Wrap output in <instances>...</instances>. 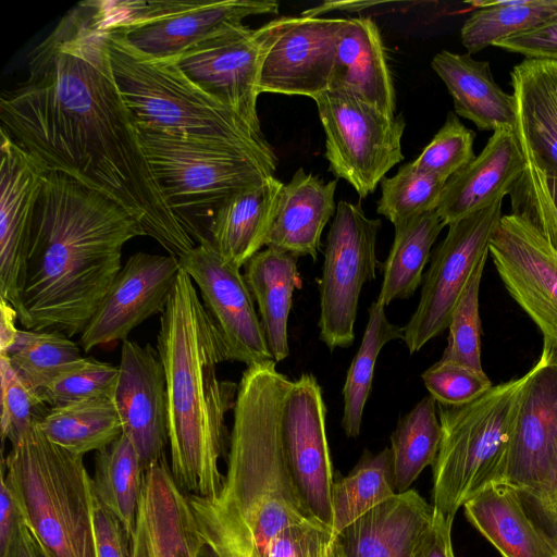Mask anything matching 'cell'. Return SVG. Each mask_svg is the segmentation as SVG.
<instances>
[{"instance_id": "cell-49", "label": "cell", "mask_w": 557, "mask_h": 557, "mask_svg": "<svg viewBox=\"0 0 557 557\" xmlns=\"http://www.w3.org/2000/svg\"><path fill=\"white\" fill-rule=\"evenodd\" d=\"M26 524L16 498L1 470L0 484V553L12 542L18 529Z\"/></svg>"}, {"instance_id": "cell-36", "label": "cell", "mask_w": 557, "mask_h": 557, "mask_svg": "<svg viewBox=\"0 0 557 557\" xmlns=\"http://www.w3.org/2000/svg\"><path fill=\"white\" fill-rule=\"evenodd\" d=\"M397 494L392 451L364 450L352 470L332 486L333 529L339 534L369 510Z\"/></svg>"}, {"instance_id": "cell-13", "label": "cell", "mask_w": 557, "mask_h": 557, "mask_svg": "<svg viewBox=\"0 0 557 557\" xmlns=\"http://www.w3.org/2000/svg\"><path fill=\"white\" fill-rule=\"evenodd\" d=\"M278 23L257 29L244 24L195 45L174 62L200 90L263 135L257 112L258 79L267 45Z\"/></svg>"}, {"instance_id": "cell-28", "label": "cell", "mask_w": 557, "mask_h": 557, "mask_svg": "<svg viewBox=\"0 0 557 557\" xmlns=\"http://www.w3.org/2000/svg\"><path fill=\"white\" fill-rule=\"evenodd\" d=\"M331 86L344 87L395 116L396 94L380 29L370 17L347 18L338 38Z\"/></svg>"}, {"instance_id": "cell-44", "label": "cell", "mask_w": 557, "mask_h": 557, "mask_svg": "<svg viewBox=\"0 0 557 557\" xmlns=\"http://www.w3.org/2000/svg\"><path fill=\"white\" fill-rule=\"evenodd\" d=\"M117 367L92 357L83 358L51 382L39 395L49 407L64 406L103 395H112Z\"/></svg>"}, {"instance_id": "cell-30", "label": "cell", "mask_w": 557, "mask_h": 557, "mask_svg": "<svg viewBox=\"0 0 557 557\" xmlns=\"http://www.w3.org/2000/svg\"><path fill=\"white\" fill-rule=\"evenodd\" d=\"M431 66L450 94L455 112L481 131L517 129V102L494 81L487 61L442 50Z\"/></svg>"}, {"instance_id": "cell-26", "label": "cell", "mask_w": 557, "mask_h": 557, "mask_svg": "<svg viewBox=\"0 0 557 557\" xmlns=\"http://www.w3.org/2000/svg\"><path fill=\"white\" fill-rule=\"evenodd\" d=\"M517 136L539 170L557 177V78L548 61L524 59L510 72Z\"/></svg>"}, {"instance_id": "cell-1", "label": "cell", "mask_w": 557, "mask_h": 557, "mask_svg": "<svg viewBox=\"0 0 557 557\" xmlns=\"http://www.w3.org/2000/svg\"><path fill=\"white\" fill-rule=\"evenodd\" d=\"M110 1H83L29 53L27 77L0 96L3 129L46 172L64 173L134 215L180 259L196 245L146 158L107 44Z\"/></svg>"}, {"instance_id": "cell-46", "label": "cell", "mask_w": 557, "mask_h": 557, "mask_svg": "<svg viewBox=\"0 0 557 557\" xmlns=\"http://www.w3.org/2000/svg\"><path fill=\"white\" fill-rule=\"evenodd\" d=\"M0 377L1 435L13 445L48 408L33 396L4 355H0Z\"/></svg>"}, {"instance_id": "cell-42", "label": "cell", "mask_w": 557, "mask_h": 557, "mask_svg": "<svg viewBox=\"0 0 557 557\" xmlns=\"http://www.w3.org/2000/svg\"><path fill=\"white\" fill-rule=\"evenodd\" d=\"M488 255L473 271L450 318L448 344L440 360L450 361L483 371L481 363V321L479 293L483 270Z\"/></svg>"}, {"instance_id": "cell-45", "label": "cell", "mask_w": 557, "mask_h": 557, "mask_svg": "<svg viewBox=\"0 0 557 557\" xmlns=\"http://www.w3.org/2000/svg\"><path fill=\"white\" fill-rule=\"evenodd\" d=\"M421 377L430 396L444 406L468 404L493 386L484 371L443 360L426 369Z\"/></svg>"}, {"instance_id": "cell-25", "label": "cell", "mask_w": 557, "mask_h": 557, "mask_svg": "<svg viewBox=\"0 0 557 557\" xmlns=\"http://www.w3.org/2000/svg\"><path fill=\"white\" fill-rule=\"evenodd\" d=\"M463 509L468 521L503 557H557V537L516 487L493 483L468 500Z\"/></svg>"}, {"instance_id": "cell-18", "label": "cell", "mask_w": 557, "mask_h": 557, "mask_svg": "<svg viewBox=\"0 0 557 557\" xmlns=\"http://www.w3.org/2000/svg\"><path fill=\"white\" fill-rule=\"evenodd\" d=\"M347 18L281 16L261 62L258 92L314 99L329 89Z\"/></svg>"}, {"instance_id": "cell-52", "label": "cell", "mask_w": 557, "mask_h": 557, "mask_svg": "<svg viewBox=\"0 0 557 557\" xmlns=\"http://www.w3.org/2000/svg\"><path fill=\"white\" fill-rule=\"evenodd\" d=\"M15 308L5 299L0 297V355L5 354L15 343L20 329Z\"/></svg>"}, {"instance_id": "cell-43", "label": "cell", "mask_w": 557, "mask_h": 557, "mask_svg": "<svg viewBox=\"0 0 557 557\" xmlns=\"http://www.w3.org/2000/svg\"><path fill=\"white\" fill-rule=\"evenodd\" d=\"M474 138V132L466 127L456 113L449 112L429 145L409 163L418 171L447 181L475 158Z\"/></svg>"}, {"instance_id": "cell-22", "label": "cell", "mask_w": 557, "mask_h": 557, "mask_svg": "<svg viewBox=\"0 0 557 557\" xmlns=\"http://www.w3.org/2000/svg\"><path fill=\"white\" fill-rule=\"evenodd\" d=\"M205 543L166 457L145 474L132 557H199Z\"/></svg>"}, {"instance_id": "cell-38", "label": "cell", "mask_w": 557, "mask_h": 557, "mask_svg": "<svg viewBox=\"0 0 557 557\" xmlns=\"http://www.w3.org/2000/svg\"><path fill=\"white\" fill-rule=\"evenodd\" d=\"M404 329L386 317L385 306L377 300L369 308V319L361 344L349 366L343 387L344 409L342 428L348 437H357L361 431L366 403L371 393L374 368L383 346L403 339Z\"/></svg>"}, {"instance_id": "cell-4", "label": "cell", "mask_w": 557, "mask_h": 557, "mask_svg": "<svg viewBox=\"0 0 557 557\" xmlns=\"http://www.w3.org/2000/svg\"><path fill=\"white\" fill-rule=\"evenodd\" d=\"M157 350L165 374L172 475L186 494L212 496L225 478L220 470L230 441L225 416L238 384L218 375L227 360L225 345L182 268L160 315Z\"/></svg>"}, {"instance_id": "cell-12", "label": "cell", "mask_w": 557, "mask_h": 557, "mask_svg": "<svg viewBox=\"0 0 557 557\" xmlns=\"http://www.w3.org/2000/svg\"><path fill=\"white\" fill-rule=\"evenodd\" d=\"M503 201L448 225L423 275L420 300L404 329L410 354L448 329L453 311L480 260L490 255V242L502 218Z\"/></svg>"}, {"instance_id": "cell-21", "label": "cell", "mask_w": 557, "mask_h": 557, "mask_svg": "<svg viewBox=\"0 0 557 557\" xmlns=\"http://www.w3.org/2000/svg\"><path fill=\"white\" fill-rule=\"evenodd\" d=\"M0 297L16 310L46 171L0 128Z\"/></svg>"}, {"instance_id": "cell-56", "label": "cell", "mask_w": 557, "mask_h": 557, "mask_svg": "<svg viewBox=\"0 0 557 557\" xmlns=\"http://www.w3.org/2000/svg\"><path fill=\"white\" fill-rule=\"evenodd\" d=\"M550 66H552V70L557 78V62H552V61H548Z\"/></svg>"}, {"instance_id": "cell-35", "label": "cell", "mask_w": 557, "mask_h": 557, "mask_svg": "<svg viewBox=\"0 0 557 557\" xmlns=\"http://www.w3.org/2000/svg\"><path fill=\"white\" fill-rule=\"evenodd\" d=\"M476 10L463 23L460 38L468 53L534 30L557 17V0L471 1Z\"/></svg>"}, {"instance_id": "cell-20", "label": "cell", "mask_w": 557, "mask_h": 557, "mask_svg": "<svg viewBox=\"0 0 557 557\" xmlns=\"http://www.w3.org/2000/svg\"><path fill=\"white\" fill-rule=\"evenodd\" d=\"M112 397L123 434L135 446L145 472L165 458L169 443L166 384L158 350L122 342Z\"/></svg>"}, {"instance_id": "cell-39", "label": "cell", "mask_w": 557, "mask_h": 557, "mask_svg": "<svg viewBox=\"0 0 557 557\" xmlns=\"http://www.w3.org/2000/svg\"><path fill=\"white\" fill-rule=\"evenodd\" d=\"M3 355L38 400L51 382L84 358L79 345L69 336L54 331L33 330H20L15 343Z\"/></svg>"}, {"instance_id": "cell-51", "label": "cell", "mask_w": 557, "mask_h": 557, "mask_svg": "<svg viewBox=\"0 0 557 557\" xmlns=\"http://www.w3.org/2000/svg\"><path fill=\"white\" fill-rule=\"evenodd\" d=\"M0 557H48V555L28 527L23 524L5 550L0 553Z\"/></svg>"}, {"instance_id": "cell-6", "label": "cell", "mask_w": 557, "mask_h": 557, "mask_svg": "<svg viewBox=\"0 0 557 557\" xmlns=\"http://www.w3.org/2000/svg\"><path fill=\"white\" fill-rule=\"evenodd\" d=\"M36 421L2 460L24 521L48 557H98L95 492L83 456L50 442Z\"/></svg>"}, {"instance_id": "cell-27", "label": "cell", "mask_w": 557, "mask_h": 557, "mask_svg": "<svg viewBox=\"0 0 557 557\" xmlns=\"http://www.w3.org/2000/svg\"><path fill=\"white\" fill-rule=\"evenodd\" d=\"M336 186L337 180L325 183L298 169L282 187L267 247L315 261L323 228L336 211Z\"/></svg>"}, {"instance_id": "cell-37", "label": "cell", "mask_w": 557, "mask_h": 557, "mask_svg": "<svg viewBox=\"0 0 557 557\" xmlns=\"http://www.w3.org/2000/svg\"><path fill=\"white\" fill-rule=\"evenodd\" d=\"M441 438L436 401L431 396L421 399L398 420L389 447L397 494L410 490L420 473L433 466Z\"/></svg>"}, {"instance_id": "cell-34", "label": "cell", "mask_w": 557, "mask_h": 557, "mask_svg": "<svg viewBox=\"0 0 557 557\" xmlns=\"http://www.w3.org/2000/svg\"><path fill=\"white\" fill-rule=\"evenodd\" d=\"M145 474L135 446L124 434L96 455L95 496L121 520L132 539Z\"/></svg>"}, {"instance_id": "cell-14", "label": "cell", "mask_w": 557, "mask_h": 557, "mask_svg": "<svg viewBox=\"0 0 557 557\" xmlns=\"http://www.w3.org/2000/svg\"><path fill=\"white\" fill-rule=\"evenodd\" d=\"M518 412L505 483L531 510L557 490V351L543 345Z\"/></svg>"}, {"instance_id": "cell-5", "label": "cell", "mask_w": 557, "mask_h": 557, "mask_svg": "<svg viewBox=\"0 0 557 557\" xmlns=\"http://www.w3.org/2000/svg\"><path fill=\"white\" fill-rule=\"evenodd\" d=\"M107 44L120 92L138 128L234 147L275 173L277 158L264 135L194 85L174 61L152 60L129 47L112 28Z\"/></svg>"}, {"instance_id": "cell-32", "label": "cell", "mask_w": 557, "mask_h": 557, "mask_svg": "<svg viewBox=\"0 0 557 557\" xmlns=\"http://www.w3.org/2000/svg\"><path fill=\"white\" fill-rule=\"evenodd\" d=\"M36 423L50 442L79 456L103 450L123 434L112 395L49 407Z\"/></svg>"}, {"instance_id": "cell-16", "label": "cell", "mask_w": 557, "mask_h": 557, "mask_svg": "<svg viewBox=\"0 0 557 557\" xmlns=\"http://www.w3.org/2000/svg\"><path fill=\"white\" fill-rule=\"evenodd\" d=\"M223 338L227 361L247 367L273 360L253 297L240 269L226 261L208 237L180 259Z\"/></svg>"}, {"instance_id": "cell-29", "label": "cell", "mask_w": 557, "mask_h": 557, "mask_svg": "<svg viewBox=\"0 0 557 557\" xmlns=\"http://www.w3.org/2000/svg\"><path fill=\"white\" fill-rule=\"evenodd\" d=\"M283 185L271 176L232 195L214 209L209 239L226 261L240 269L267 246Z\"/></svg>"}, {"instance_id": "cell-24", "label": "cell", "mask_w": 557, "mask_h": 557, "mask_svg": "<svg viewBox=\"0 0 557 557\" xmlns=\"http://www.w3.org/2000/svg\"><path fill=\"white\" fill-rule=\"evenodd\" d=\"M434 518L433 505L410 488L375 506L338 536L347 557H416Z\"/></svg>"}, {"instance_id": "cell-55", "label": "cell", "mask_w": 557, "mask_h": 557, "mask_svg": "<svg viewBox=\"0 0 557 557\" xmlns=\"http://www.w3.org/2000/svg\"><path fill=\"white\" fill-rule=\"evenodd\" d=\"M199 557H214L212 553L205 546Z\"/></svg>"}, {"instance_id": "cell-17", "label": "cell", "mask_w": 557, "mask_h": 557, "mask_svg": "<svg viewBox=\"0 0 557 557\" xmlns=\"http://www.w3.org/2000/svg\"><path fill=\"white\" fill-rule=\"evenodd\" d=\"M281 434L285 458L301 498L315 518L332 527L334 480L326 436V405L313 374L302 373L293 382L282 407Z\"/></svg>"}, {"instance_id": "cell-50", "label": "cell", "mask_w": 557, "mask_h": 557, "mask_svg": "<svg viewBox=\"0 0 557 557\" xmlns=\"http://www.w3.org/2000/svg\"><path fill=\"white\" fill-rule=\"evenodd\" d=\"M453 520L435 511L434 522L416 557H455L451 543Z\"/></svg>"}, {"instance_id": "cell-33", "label": "cell", "mask_w": 557, "mask_h": 557, "mask_svg": "<svg viewBox=\"0 0 557 557\" xmlns=\"http://www.w3.org/2000/svg\"><path fill=\"white\" fill-rule=\"evenodd\" d=\"M446 226L435 211L395 224L394 240L383 263V282L377 301L388 306L413 295L423 280L431 248Z\"/></svg>"}, {"instance_id": "cell-7", "label": "cell", "mask_w": 557, "mask_h": 557, "mask_svg": "<svg viewBox=\"0 0 557 557\" xmlns=\"http://www.w3.org/2000/svg\"><path fill=\"white\" fill-rule=\"evenodd\" d=\"M523 375L492 386L461 406L437 404L442 438L433 463V507L446 519L488 485L505 482L511 442L525 388Z\"/></svg>"}, {"instance_id": "cell-11", "label": "cell", "mask_w": 557, "mask_h": 557, "mask_svg": "<svg viewBox=\"0 0 557 557\" xmlns=\"http://www.w3.org/2000/svg\"><path fill=\"white\" fill-rule=\"evenodd\" d=\"M380 219L368 218L360 203L341 200L324 249L319 285V338L332 351L355 339L358 302L364 283L376 275Z\"/></svg>"}, {"instance_id": "cell-10", "label": "cell", "mask_w": 557, "mask_h": 557, "mask_svg": "<svg viewBox=\"0 0 557 557\" xmlns=\"http://www.w3.org/2000/svg\"><path fill=\"white\" fill-rule=\"evenodd\" d=\"M112 28L141 55L174 61L195 45L243 24L250 15L276 14L273 0L111 1Z\"/></svg>"}, {"instance_id": "cell-9", "label": "cell", "mask_w": 557, "mask_h": 557, "mask_svg": "<svg viewBox=\"0 0 557 557\" xmlns=\"http://www.w3.org/2000/svg\"><path fill=\"white\" fill-rule=\"evenodd\" d=\"M325 134L330 171L362 199L404 160L403 114L387 116L351 90L331 86L314 99Z\"/></svg>"}, {"instance_id": "cell-41", "label": "cell", "mask_w": 557, "mask_h": 557, "mask_svg": "<svg viewBox=\"0 0 557 557\" xmlns=\"http://www.w3.org/2000/svg\"><path fill=\"white\" fill-rule=\"evenodd\" d=\"M524 156L527 169L509 193L511 213L532 224L557 252V177L543 174Z\"/></svg>"}, {"instance_id": "cell-3", "label": "cell", "mask_w": 557, "mask_h": 557, "mask_svg": "<svg viewBox=\"0 0 557 557\" xmlns=\"http://www.w3.org/2000/svg\"><path fill=\"white\" fill-rule=\"evenodd\" d=\"M274 361L246 368L238 383L221 490L186 494L199 534L214 557H261L288 528L315 518L292 478L281 414L293 385Z\"/></svg>"}, {"instance_id": "cell-15", "label": "cell", "mask_w": 557, "mask_h": 557, "mask_svg": "<svg viewBox=\"0 0 557 557\" xmlns=\"http://www.w3.org/2000/svg\"><path fill=\"white\" fill-rule=\"evenodd\" d=\"M490 256L508 294L557 351V252L525 219L502 215Z\"/></svg>"}, {"instance_id": "cell-53", "label": "cell", "mask_w": 557, "mask_h": 557, "mask_svg": "<svg viewBox=\"0 0 557 557\" xmlns=\"http://www.w3.org/2000/svg\"><path fill=\"white\" fill-rule=\"evenodd\" d=\"M380 2L373 1H326L317 5L314 8L308 9L301 13L302 16L310 17H321L322 14H325L331 11L341 10V11H361L367 8L377 5Z\"/></svg>"}, {"instance_id": "cell-23", "label": "cell", "mask_w": 557, "mask_h": 557, "mask_svg": "<svg viewBox=\"0 0 557 557\" xmlns=\"http://www.w3.org/2000/svg\"><path fill=\"white\" fill-rule=\"evenodd\" d=\"M527 169L516 131L497 129L466 168L450 176L436 212L446 226L503 201Z\"/></svg>"}, {"instance_id": "cell-47", "label": "cell", "mask_w": 557, "mask_h": 557, "mask_svg": "<svg viewBox=\"0 0 557 557\" xmlns=\"http://www.w3.org/2000/svg\"><path fill=\"white\" fill-rule=\"evenodd\" d=\"M94 523L98 557H132V542L121 520L95 496Z\"/></svg>"}, {"instance_id": "cell-40", "label": "cell", "mask_w": 557, "mask_h": 557, "mask_svg": "<svg viewBox=\"0 0 557 557\" xmlns=\"http://www.w3.org/2000/svg\"><path fill=\"white\" fill-rule=\"evenodd\" d=\"M446 180L416 170L406 163L391 177L380 182L382 195L376 212L394 225L435 211Z\"/></svg>"}, {"instance_id": "cell-19", "label": "cell", "mask_w": 557, "mask_h": 557, "mask_svg": "<svg viewBox=\"0 0 557 557\" xmlns=\"http://www.w3.org/2000/svg\"><path fill=\"white\" fill-rule=\"evenodd\" d=\"M181 271L177 258L136 252L112 282L81 334L79 346L92 348L125 341L150 317L165 309Z\"/></svg>"}, {"instance_id": "cell-31", "label": "cell", "mask_w": 557, "mask_h": 557, "mask_svg": "<svg viewBox=\"0 0 557 557\" xmlns=\"http://www.w3.org/2000/svg\"><path fill=\"white\" fill-rule=\"evenodd\" d=\"M244 277L257 301L265 341L275 362L289 355L287 323L295 289L301 287L297 257L267 247L244 265Z\"/></svg>"}, {"instance_id": "cell-54", "label": "cell", "mask_w": 557, "mask_h": 557, "mask_svg": "<svg viewBox=\"0 0 557 557\" xmlns=\"http://www.w3.org/2000/svg\"><path fill=\"white\" fill-rule=\"evenodd\" d=\"M531 511L557 537V490L545 503Z\"/></svg>"}, {"instance_id": "cell-8", "label": "cell", "mask_w": 557, "mask_h": 557, "mask_svg": "<svg viewBox=\"0 0 557 557\" xmlns=\"http://www.w3.org/2000/svg\"><path fill=\"white\" fill-rule=\"evenodd\" d=\"M146 158L171 208L200 240L191 213L274 176L243 151L219 143L138 128Z\"/></svg>"}, {"instance_id": "cell-48", "label": "cell", "mask_w": 557, "mask_h": 557, "mask_svg": "<svg viewBox=\"0 0 557 557\" xmlns=\"http://www.w3.org/2000/svg\"><path fill=\"white\" fill-rule=\"evenodd\" d=\"M495 47L536 59L557 62V17L534 30L497 41Z\"/></svg>"}, {"instance_id": "cell-2", "label": "cell", "mask_w": 557, "mask_h": 557, "mask_svg": "<svg viewBox=\"0 0 557 557\" xmlns=\"http://www.w3.org/2000/svg\"><path fill=\"white\" fill-rule=\"evenodd\" d=\"M146 235L108 196L46 172L16 308L26 330L82 334L122 269L124 245Z\"/></svg>"}]
</instances>
